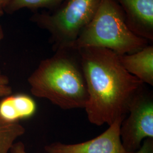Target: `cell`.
<instances>
[{
  "label": "cell",
  "instance_id": "cell-1",
  "mask_svg": "<svg viewBox=\"0 0 153 153\" xmlns=\"http://www.w3.org/2000/svg\"><path fill=\"white\" fill-rule=\"evenodd\" d=\"M76 51L88 87L85 109L88 121L96 126H109L125 119L144 83L126 71L119 55L111 50L83 47Z\"/></svg>",
  "mask_w": 153,
  "mask_h": 153
},
{
  "label": "cell",
  "instance_id": "cell-2",
  "mask_svg": "<svg viewBox=\"0 0 153 153\" xmlns=\"http://www.w3.org/2000/svg\"><path fill=\"white\" fill-rule=\"evenodd\" d=\"M31 93L61 109L85 108L88 87L76 49H61L42 61L28 78Z\"/></svg>",
  "mask_w": 153,
  "mask_h": 153
},
{
  "label": "cell",
  "instance_id": "cell-3",
  "mask_svg": "<svg viewBox=\"0 0 153 153\" xmlns=\"http://www.w3.org/2000/svg\"><path fill=\"white\" fill-rule=\"evenodd\" d=\"M126 23L124 13L115 0H100L96 13L76 39L71 49L98 47L118 55L134 53L148 45Z\"/></svg>",
  "mask_w": 153,
  "mask_h": 153
},
{
  "label": "cell",
  "instance_id": "cell-4",
  "mask_svg": "<svg viewBox=\"0 0 153 153\" xmlns=\"http://www.w3.org/2000/svg\"><path fill=\"white\" fill-rule=\"evenodd\" d=\"M100 0H66L52 13L37 14L33 22L51 34L54 51L72 48L82 30L91 21Z\"/></svg>",
  "mask_w": 153,
  "mask_h": 153
},
{
  "label": "cell",
  "instance_id": "cell-5",
  "mask_svg": "<svg viewBox=\"0 0 153 153\" xmlns=\"http://www.w3.org/2000/svg\"><path fill=\"white\" fill-rule=\"evenodd\" d=\"M121 141L126 151L135 153L143 140L153 138V95L145 86L134 99L121 123Z\"/></svg>",
  "mask_w": 153,
  "mask_h": 153
},
{
  "label": "cell",
  "instance_id": "cell-6",
  "mask_svg": "<svg viewBox=\"0 0 153 153\" xmlns=\"http://www.w3.org/2000/svg\"><path fill=\"white\" fill-rule=\"evenodd\" d=\"M120 118L109 126L102 134L85 142L65 144L52 143L44 147L45 153H129L123 147L121 141Z\"/></svg>",
  "mask_w": 153,
  "mask_h": 153
},
{
  "label": "cell",
  "instance_id": "cell-7",
  "mask_svg": "<svg viewBox=\"0 0 153 153\" xmlns=\"http://www.w3.org/2000/svg\"><path fill=\"white\" fill-rule=\"evenodd\" d=\"M124 13L133 33L148 41L153 40V0H115Z\"/></svg>",
  "mask_w": 153,
  "mask_h": 153
},
{
  "label": "cell",
  "instance_id": "cell-8",
  "mask_svg": "<svg viewBox=\"0 0 153 153\" xmlns=\"http://www.w3.org/2000/svg\"><path fill=\"white\" fill-rule=\"evenodd\" d=\"M121 64L126 71L143 83L153 86V46L130 54L119 55Z\"/></svg>",
  "mask_w": 153,
  "mask_h": 153
},
{
  "label": "cell",
  "instance_id": "cell-9",
  "mask_svg": "<svg viewBox=\"0 0 153 153\" xmlns=\"http://www.w3.org/2000/svg\"><path fill=\"white\" fill-rule=\"evenodd\" d=\"M36 111V104L25 94L9 95L0 101V115L5 120L18 122L30 118Z\"/></svg>",
  "mask_w": 153,
  "mask_h": 153
},
{
  "label": "cell",
  "instance_id": "cell-10",
  "mask_svg": "<svg viewBox=\"0 0 153 153\" xmlns=\"http://www.w3.org/2000/svg\"><path fill=\"white\" fill-rule=\"evenodd\" d=\"M25 131L19 121H7L0 115V153H9L16 140Z\"/></svg>",
  "mask_w": 153,
  "mask_h": 153
},
{
  "label": "cell",
  "instance_id": "cell-11",
  "mask_svg": "<svg viewBox=\"0 0 153 153\" xmlns=\"http://www.w3.org/2000/svg\"><path fill=\"white\" fill-rule=\"evenodd\" d=\"M66 0H11L5 9L14 12L23 9H54L58 8Z\"/></svg>",
  "mask_w": 153,
  "mask_h": 153
},
{
  "label": "cell",
  "instance_id": "cell-12",
  "mask_svg": "<svg viewBox=\"0 0 153 153\" xmlns=\"http://www.w3.org/2000/svg\"><path fill=\"white\" fill-rule=\"evenodd\" d=\"M12 93L8 77L0 73V97H5Z\"/></svg>",
  "mask_w": 153,
  "mask_h": 153
},
{
  "label": "cell",
  "instance_id": "cell-13",
  "mask_svg": "<svg viewBox=\"0 0 153 153\" xmlns=\"http://www.w3.org/2000/svg\"><path fill=\"white\" fill-rule=\"evenodd\" d=\"M135 153H153V138L144 140L141 147Z\"/></svg>",
  "mask_w": 153,
  "mask_h": 153
},
{
  "label": "cell",
  "instance_id": "cell-14",
  "mask_svg": "<svg viewBox=\"0 0 153 153\" xmlns=\"http://www.w3.org/2000/svg\"><path fill=\"white\" fill-rule=\"evenodd\" d=\"M11 153H27L26 148L23 142H15L10 150Z\"/></svg>",
  "mask_w": 153,
  "mask_h": 153
},
{
  "label": "cell",
  "instance_id": "cell-15",
  "mask_svg": "<svg viewBox=\"0 0 153 153\" xmlns=\"http://www.w3.org/2000/svg\"><path fill=\"white\" fill-rule=\"evenodd\" d=\"M11 0H0V9L4 10L9 4L11 2Z\"/></svg>",
  "mask_w": 153,
  "mask_h": 153
},
{
  "label": "cell",
  "instance_id": "cell-16",
  "mask_svg": "<svg viewBox=\"0 0 153 153\" xmlns=\"http://www.w3.org/2000/svg\"><path fill=\"white\" fill-rule=\"evenodd\" d=\"M3 37H4V33H3L2 27H1V25H0V42L1 41V40L3 38Z\"/></svg>",
  "mask_w": 153,
  "mask_h": 153
},
{
  "label": "cell",
  "instance_id": "cell-17",
  "mask_svg": "<svg viewBox=\"0 0 153 153\" xmlns=\"http://www.w3.org/2000/svg\"><path fill=\"white\" fill-rule=\"evenodd\" d=\"M2 13H3V10H1V9H0V16H2Z\"/></svg>",
  "mask_w": 153,
  "mask_h": 153
}]
</instances>
